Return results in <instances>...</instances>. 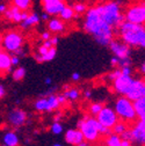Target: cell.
<instances>
[{"mask_svg": "<svg viewBox=\"0 0 145 146\" xmlns=\"http://www.w3.org/2000/svg\"><path fill=\"white\" fill-rule=\"evenodd\" d=\"M84 29L86 33L92 35L98 44L108 46L114 40L115 28L108 25L99 14L96 7H90L85 13Z\"/></svg>", "mask_w": 145, "mask_h": 146, "instance_id": "obj_1", "label": "cell"}, {"mask_svg": "<svg viewBox=\"0 0 145 146\" xmlns=\"http://www.w3.org/2000/svg\"><path fill=\"white\" fill-rule=\"evenodd\" d=\"M120 40L131 48L145 49V26L123 21L117 28Z\"/></svg>", "mask_w": 145, "mask_h": 146, "instance_id": "obj_2", "label": "cell"}, {"mask_svg": "<svg viewBox=\"0 0 145 146\" xmlns=\"http://www.w3.org/2000/svg\"><path fill=\"white\" fill-rule=\"evenodd\" d=\"M102 19L113 28L117 29L120 25L124 21L123 8L117 0H108L95 6Z\"/></svg>", "mask_w": 145, "mask_h": 146, "instance_id": "obj_3", "label": "cell"}, {"mask_svg": "<svg viewBox=\"0 0 145 146\" xmlns=\"http://www.w3.org/2000/svg\"><path fill=\"white\" fill-rule=\"evenodd\" d=\"M77 127L82 132L84 138L86 141H95L100 137V135L108 136L112 133V130L106 129L102 126L96 118H93L88 115H85L80 121L77 123Z\"/></svg>", "mask_w": 145, "mask_h": 146, "instance_id": "obj_4", "label": "cell"}, {"mask_svg": "<svg viewBox=\"0 0 145 146\" xmlns=\"http://www.w3.org/2000/svg\"><path fill=\"white\" fill-rule=\"evenodd\" d=\"M114 110L120 121L125 123H132L137 119L136 108L134 101L128 99L126 96L121 95L114 103Z\"/></svg>", "mask_w": 145, "mask_h": 146, "instance_id": "obj_5", "label": "cell"}, {"mask_svg": "<svg viewBox=\"0 0 145 146\" xmlns=\"http://www.w3.org/2000/svg\"><path fill=\"white\" fill-rule=\"evenodd\" d=\"M124 21L136 25H145V0L130 3L123 11Z\"/></svg>", "mask_w": 145, "mask_h": 146, "instance_id": "obj_6", "label": "cell"}, {"mask_svg": "<svg viewBox=\"0 0 145 146\" xmlns=\"http://www.w3.org/2000/svg\"><path fill=\"white\" fill-rule=\"evenodd\" d=\"M108 46H109V50L112 51L113 56L120 60V67L131 66V46L125 44L121 40H113Z\"/></svg>", "mask_w": 145, "mask_h": 146, "instance_id": "obj_7", "label": "cell"}, {"mask_svg": "<svg viewBox=\"0 0 145 146\" xmlns=\"http://www.w3.org/2000/svg\"><path fill=\"white\" fill-rule=\"evenodd\" d=\"M23 45V37L22 35L16 33V31H9L5 34L3 38V48L9 52L14 53L16 50H19Z\"/></svg>", "mask_w": 145, "mask_h": 146, "instance_id": "obj_8", "label": "cell"}, {"mask_svg": "<svg viewBox=\"0 0 145 146\" xmlns=\"http://www.w3.org/2000/svg\"><path fill=\"white\" fill-rule=\"evenodd\" d=\"M96 119L99 121V123L102 126H104L106 129H109V130H112L113 126L120 121L115 110H114V108L104 107V106L100 110V113L96 115Z\"/></svg>", "mask_w": 145, "mask_h": 146, "instance_id": "obj_9", "label": "cell"}, {"mask_svg": "<svg viewBox=\"0 0 145 146\" xmlns=\"http://www.w3.org/2000/svg\"><path fill=\"white\" fill-rule=\"evenodd\" d=\"M124 96H126L134 102L144 98L145 96V80L134 78V80H132V82L128 89V92H126V94Z\"/></svg>", "mask_w": 145, "mask_h": 146, "instance_id": "obj_10", "label": "cell"}, {"mask_svg": "<svg viewBox=\"0 0 145 146\" xmlns=\"http://www.w3.org/2000/svg\"><path fill=\"white\" fill-rule=\"evenodd\" d=\"M135 77H132V74H124V73H121V74L113 80V88L114 90L120 94V95H125L128 89L132 82Z\"/></svg>", "mask_w": 145, "mask_h": 146, "instance_id": "obj_11", "label": "cell"}, {"mask_svg": "<svg viewBox=\"0 0 145 146\" xmlns=\"http://www.w3.org/2000/svg\"><path fill=\"white\" fill-rule=\"evenodd\" d=\"M130 130V140L138 145H145V123L139 121L131 127Z\"/></svg>", "mask_w": 145, "mask_h": 146, "instance_id": "obj_12", "label": "cell"}, {"mask_svg": "<svg viewBox=\"0 0 145 146\" xmlns=\"http://www.w3.org/2000/svg\"><path fill=\"white\" fill-rule=\"evenodd\" d=\"M7 119H8V123L12 126L20 127V126H22L26 123V121H27V114H26V111L22 110V109L14 108L13 110H11L8 113Z\"/></svg>", "mask_w": 145, "mask_h": 146, "instance_id": "obj_13", "label": "cell"}, {"mask_svg": "<svg viewBox=\"0 0 145 146\" xmlns=\"http://www.w3.org/2000/svg\"><path fill=\"white\" fill-rule=\"evenodd\" d=\"M4 15H5V17L7 20L16 22V23H20L22 20H25L28 16V12L27 11H21L16 6H13V7L7 8V11L4 13Z\"/></svg>", "mask_w": 145, "mask_h": 146, "instance_id": "obj_14", "label": "cell"}, {"mask_svg": "<svg viewBox=\"0 0 145 146\" xmlns=\"http://www.w3.org/2000/svg\"><path fill=\"white\" fill-rule=\"evenodd\" d=\"M85 138H84V135L82 132L77 129V130H73V129H70L65 132V141L70 145H74L77 146L78 144H80L81 141H84Z\"/></svg>", "mask_w": 145, "mask_h": 146, "instance_id": "obj_15", "label": "cell"}, {"mask_svg": "<svg viewBox=\"0 0 145 146\" xmlns=\"http://www.w3.org/2000/svg\"><path fill=\"white\" fill-rule=\"evenodd\" d=\"M12 62L8 52L0 51V74H6L12 71Z\"/></svg>", "mask_w": 145, "mask_h": 146, "instance_id": "obj_16", "label": "cell"}, {"mask_svg": "<svg viewBox=\"0 0 145 146\" xmlns=\"http://www.w3.org/2000/svg\"><path fill=\"white\" fill-rule=\"evenodd\" d=\"M65 3L64 1H58V3H52V4H48V5H43L44 12L48 13L49 15H59V13L63 11V8L65 7Z\"/></svg>", "mask_w": 145, "mask_h": 146, "instance_id": "obj_17", "label": "cell"}, {"mask_svg": "<svg viewBox=\"0 0 145 146\" xmlns=\"http://www.w3.org/2000/svg\"><path fill=\"white\" fill-rule=\"evenodd\" d=\"M48 28L50 33H62L65 30V23L63 22L62 19H57V17H53L50 19L48 22Z\"/></svg>", "mask_w": 145, "mask_h": 146, "instance_id": "obj_18", "label": "cell"}, {"mask_svg": "<svg viewBox=\"0 0 145 146\" xmlns=\"http://www.w3.org/2000/svg\"><path fill=\"white\" fill-rule=\"evenodd\" d=\"M40 20H41V17L36 13H30V14H28V16L26 17V19L22 20L20 23H21V27L26 29V28H30V27L36 26L40 22Z\"/></svg>", "mask_w": 145, "mask_h": 146, "instance_id": "obj_19", "label": "cell"}, {"mask_svg": "<svg viewBox=\"0 0 145 146\" xmlns=\"http://www.w3.org/2000/svg\"><path fill=\"white\" fill-rule=\"evenodd\" d=\"M135 108H136V114L137 118L145 123V96L135 101Z\"/></svg>", "mask_w": 145, "mask_h": 146, "instance_id": "obj_20", "label": "cell"}, {"mask_svg": "<svg viewBox=\"0 0 145 146\" xmlns=\"http://www.w3.org/2000/svg\"><path fill=\"white\" fill-rule=\"evenodd\" d=\"M4 144L8 146H17L19 145V137L13 131H8L4 136Z\"/></svg>", "mask_w": 145, "mask_h": 146, "instance_id": "obj_21", "label": "cell"}, {"mask_svg": "<svg viewBox=\"0 0 145 146\" xmlns=\"http://www.w3.org/2000/svg\"><path fill=\"white\" fill-rule=\"evenodd\" d=\"M106 146H122V138L121 136L112 132L107 136Z\"/></svg>", "mask_w": 145, "mask_h": 146, "instance_id": "obj_22", "label": "cell"}, {"mask_svg": "<svg viewBox=\"0 0 145 146\" xmlns=\"http://www.w3.org/2000/svg\"><path fill=\"white\" fill-rule=\"evenodd\" d=\"M59 16H61V19L64 20V21H70L76 16V13H74V11H73L72 7L65 6L63 8V11L59 13Z\"/></svg>", "mask_w": 145, "mask_h": 146, "instance_id": "obj_23", "label": "cell"}, {"mask_svg": "<svg viewBox=\"0 0 145 146\" xmlns=\"http://www.w3.org/2000/svg\"><path fill=\"white\" fill-rule=\"evenodd\" d=\"M64 96L67 99V100H70V101H76V100H78L79 99V96H80V90L78 89V88H69V89H66V90H64Z\"/></svg>", "mask_w": 145, "mask_h": 146, "instance_id": "obj_24", "label": "cell"}, {"mask_svg": "<svg viewBox=\"0 0 145 146\" xmlns=\"http://www.w3.org/2000/svg\"><path fill=\"white\" fill-rule=\"evenodd\" d=\"M47 100H48V111L56 110V109H58V107L61 106L58 100H57V95L49 94L47 96Z\"/></svg>", "mask_w": 145, "mask_h": 146, "instance_id": "obj_25", "label": "cell"}, {"mask_svg": "<svg viewBox=\"0 0 145 146\" xmlns=\"http://www.w3.org/2000/svg\"><path fill=\"white\" fill-rule=\"evenodd\" d=\"M129 127H128V123H125L123 121H118L114 126H113V129H112V132L121 136L122 133H124L126 130H128Z\"/></svg>", "mask_w": 145, "mask_h": 146, "instance_id": "obj_26", "label": "cell"}, {"mask_svg": "<svg viewBox=\"0 0 145 146\" xmlns=\"http://www.w3.org/2000/svg\"><path fill=\"white\" fill-rule=\"evenodd\" d=\"M34 107L37 111H48V100L47 96H42L39 100H36Z\"/></svg>", "mask_w": 145, "mask_h": 146, "instance_id": "obj_27", "label": "cell"}, {"mask_svg": "<svg viewBox=\"0 0 145 146\" xmlns=\"http://www.w3.org/2000/svg\"><path fill=\"white\" fill-rule=\"evenodd\" d=\"M12 77L15 81H21L26 77V68L25 67H16L12 72Z\"/></svg>", "mask_w": 145, "mask_h": 146, "instance_id": "obj_28", "label": "cell"}, {"mask_svg": "<svg viewBox=\"0 0 145 146\" xmlns=\"http://www.w3.org/2000/svg\"><path fill=\"white\" fill-rule=\"evenodd\" d=\"M56 53H57V50H56V46H52L48 50V52L45 54L41 57V63H44V62H51L53 60V58L56 57Z\"/></svg>", "mask_w": 145, "mask_h": 146, "instance_id": "obj_29", "label": "cell"}, {"mask_svg": "<svg viewBox=\"0 0 145 146\" xmlns=\"http://www.w3.org/2000/svg\"><path fill=\"white\" fill-rule=\"evenodd\" d=\"M13 4L21 11H28L31 5V0H13Z\"/></svg>", "mask_w": 145, "mask_h": 146, "instance_id": "obj_30", "label": "cell"}, {"mask_svg": "<svg viewBox=\"0 0 145 146\" xmlns=\"http://www.w3.org/2000/svg\"><path fill=\"white\" fill-rule=\"evenodd\" d=\"M103 108V104L102 103H100V102H94V103H92V104H89V107H88V111H89V114L92 115V116H96L99 113H100V110Z\"/></svg>", "mask_w": 145, "mask_h": 146, "instance_id": "obj_31", "label": "cell"}, {"mask_svg": "<svg viewBox=\"0 0 145 146\" xmlns=\"http://www.w3.org/2000/svg\"><path fill=\"white\" fill-rule=\"evenodd\" d=\"M72 8H73V11H74V13H76L77 15L85 14L86 11L88 9L87 6H86V4H84V3H76L73 6H72Z\"/></svg>", "mask_w": 145, "mask_h": 146, "instance_id": "obj_32", "label": "cell"}, {"mask_svg": "<svg viewBox=\"0 0 145 146\" xmlns=\"http://www.w3.org/2000/svg\"><path fill=\"white\" fill-rule=\"evenodd\" d=\"M51 132L53 135H61L63 132V125L59 122H55L51 125Z\"/></svg>", "mask_w": 145, "mask_h": 146, "instance_id": "obj_33", "label": "cell"}, {"mask_svg": "<svg viewBox=\"0 0 145 146\" xmlns=\"http://www.w3.org/2000/svg\"><path fill=\"white\" fill-rule=\"evenodd\" d=\"M11 62H12V65H13V66L19 65V63H20V57L17 56V54L12 53V56H11Z\"/></svg>", "mask_w": 145, "mask_h": 146, "instance_id": "obj_34", "label": "cell"}, {"mask_svg": "<svg viewBox=\"0 0 145 146\" xmlns=\"http://www.w3.org/2000/svg\"><path fill=\"white\" fill-rule=\"evenodd\" d=\"M41 37H42L43 41H48V40H50V38L52 37V36H51L50 31H44V33L41 35Z\"/></svg>", "mask_w": 145, "mask_h": 146, "instance_id": "obj_35", "label": "cell"}, {"mask_svg": "<svg viewBox=\"0 0 145 146\" xmlns=\"http://www.w3.org/2000/svg\"><path fill=\"white\" fill-rule=\"evenodd\" d=\"M110 64H112V66H114V67H117L118 66V64H120V60L116 58V57H112V59H110Z\"/></svg>", "mask_w": 145, "mask_h": 146, "instance_id": "obj_36", "label": "cell"}, {"mask_svg": "<svg viewBox=\"0 0 145 146\" xmlns=\"http://www.w3.org/2000/svg\"><path fill=\"white\" fill-rule=\"evenodd\" d=\"M57 100H58V102H59V104H64L65 102H66V98L64 96V94H61V95H57Z\"/></svg>", "mask_w": 145, "mask_h": 146, "instance_id": "obj_37", "label": "cell"}, {"mask_svg": "<svg viewBox=\"0 0 145 146\" xmlns=\"http://www.w3.org/2000/svg\"><path fill=\"white\" fill-rule=\"evenodd\" d=\"M80 78H81V76L79 74V73H78V72H74V73H73V74H72V76H71V79H72V80H73V81H79V80H80Z\"/></svg>", "mask_w": 145, "mask_h": 146, "instance_id": "obj_38", "label": "cell"}, {"mask_svg": "<svg viewBox=\"0 0 145 146\" xmlns=\"http://www.w3.org/2000/svg\"><path fill=\"white\" fill-rule=\"evenodd\" d=\"M50 41H51V43H52L53 46H56L58 44V42H59V38H58V36H53V37L50 38Z\"/></svg>", "mask_w": 145, "mask_h": 146, "instance_id": "obj_39", "label": "cell"}, {"mask_svg": "<svg viewBox=\"0 0 145 146\" xmlns=\"http://www.w3.org/2000/svg\"><path fill=\"white\" fill-rule=\"evenodd\" d=\"M5 94H6V89H5V87H4L3 85H0V100H1V99L5 96Z\"/></svg>", "mask_w": 145, "mask_h": 146, "instance_id": "obj_40", "label": "cell"}, {"mask_svg": "<svg viewBox=\"0 0 145 146\" xmlns=\"http://www.w3.org/2000/svg\"><path fill=\"white\" fill-rule=\"evenodd\" d=\"M58 1H64V0H42V4H43V5H48V4L58 3Z\"/></svg>", "mask_w": 145, "mask_h": 146, "instance_id": "obj_41", "label": "cell"}, {"mask_svg": "<svg viewBox=\"0 0 145 146\" xmlns=\"http://www.w3.org/2000/svg\"><path fill=\"white\" fill-rule=\"evenodd\" d=\"M131 140L130 139H123L122 138V146H131Z\"/></svg>", "mask_w": 145, "mask_h": 146, "instance_id": "obj_42", "label": "cell"}, {"mask_svg": "<svg viewBox=\"0 0 145 146\" xmlns=\"http://www.w3.org/2000/svg\"><path fill=\"white\" fill-rule=\"evenodd\" d=\"M139 72L142 73V74L145 76V60H143V63L140 64V66H139Z\"/></svg>", "mask_w": 145, "mask_h": 146, "instance_id": "obj_43", "label": "cell"}, {"mask_svg": "<svg viewBox=\"0 0 145 146\" xmlns=\"http://www.w3.org/2000/svg\"><path fill=\"white\" fill-rule=\"evenodd\" d=\"M7 6L5 5V4H0V14H4L6 11H7Z\"/></svg>", "mask_w": 145, "mask_h": 146, "instance_id": "obj_44", "label": "cell"}, {"mask_svg": "<svg viewBox=\"0 0 145 146\" xmlns=\"http://www.w3.org/2000/svg\"><path fill=\"white\" fill-rule=\"evenodd\" d=\"M43 45H44V46H47L48 49H50V48H52V46H53L50 40H48V41H43Z\"/></svg>", "mask_w": 145, "mask_h": 146, "instance_id": "obj_45", "label": "cell"}, {"mask_svg": "<svg viewBox=\"0 0 145 146\" xmlns=\"http://www.w3.org/2000/svg\"><path fill=\"white\" fill-rule=\"evenodd\" d=\"M84 96L86 98V99H90V96H92V92H90V90H85L84 92Z\"/></svg>", "mask_w": 145, "mask_h": 146, "instance_id": "obj_46", "label": "cell"}, {"mask_svg": "<svg viewBox=\"0 0 145 146\" xmlns=\"http://www.w3.org/2000/svg\"><path fill=\"white\" fill-rule=\"evenodd\" d=\"M49 17H50V15H49L48 13H45V12H44V13H43V14L41 15V19H42V20H44V21L49 20Z\"/></svg>", "mask_w": 145, "mask_h": 146, "instance_id": "obj_47", "label": "cell"}, {"mask_svg": "<svg viewBox=\"0 0 145 146\" xmlns=\"http://www.w3.org/2000/svg\"><path fill=\"white\" fill-rule=\"evenodd\" d=\"M51 82H52V79H51L50 77H48V78L44 79V84H45V85H51Z\"/></svg>", "mask_w": 145, "mask_h": 146, "instance_id": "obj_48", "label": "cell"}, {"mask_svg": "<svg viewBox=\"0 0 145 146\" xmlns=\"http://www.w3.org/2000/svg\"><path fill=\"white\" fill-rule=\"evenodd\" d=\"M77 146H89V145H88V143H87L86 140H84V141H81L80 144H78Z\"/></svg>", "mask_w": 145, "mask_h": 146, "instance_id": "obj_49", "label": "cell"}, {"mask_svg": "<svg viewBox=\"0 0 145 146\" xmlns=\"http://www.w3.org/2000/svg\"><path fill=\"white\" fill-rule=\"evenodd\" d=\"M53 146H62L61 144H53Z\"/></svg>", "mask_w": 145, "mask_h": 146, "instance_id": "obj_50", "label": "cell"}, {"mask_svg": "<svg viewBox=\"0 0 145 146\" xmlns=\"http://www.w3.org/2000/svg\"><path fill=\"white\" fill-rule=\"evenodd\" d=\"M0 51H3V50H1V45H0Z\"/></svg>", "mask_w": 145, "mask_h": 146, "instance_id": "obj_51", "label": "cell"}, {"mask_svg": "<svg viewBox=\"0 0 145 146\" xmlns=\"http://www.w3.org/2000/svg\"><path fill=\"white\" fill-rule=\"evenodd\" d=\"M4 146H8V145H5V144H4Z\"/></svg>", "mask_w": 145, "mask_h": 146, "instance_id": "obj_52", "label": "cell"}, {"mask_svg": "<svg viewBox=\"0 0 145 146\" xmlns=\"http://www.w3.org/2000/svg\"><path fill=\"white\" fill-rule=\"evenodd\" d=\"M144 80H145V77H144Z\"/></svg>", "mask_w": 145, "mask_h": 146, "instance_id": "obj_53", "label": "cell"}, {"mask_svg": "<svg viewBox=\"0 0 145 146\" xmlns=\"http://www.w3.org/2000/svg\"><path fill=\"white\" fill-rule=\"evenodd\" d=\"M144 26H145V25H144Z\"/></svg>", "mask_w": 145, "mask_h": 146, "instance_id": "obj_54", "label": "cell"}]
</instances>
